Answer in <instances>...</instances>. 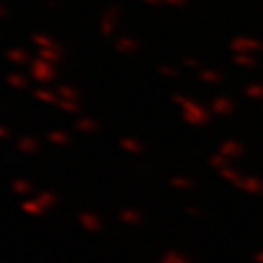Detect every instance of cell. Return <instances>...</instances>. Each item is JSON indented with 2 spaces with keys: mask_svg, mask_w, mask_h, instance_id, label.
Instances as JSON below:
<instances>
[{
  "mask_svg": "<svg viewBox=\"0 0 263 263\" xmlns=\"http://www.w3.org/2000/svg\"><path fill=\"white\" fill-rule=\"evenodd\" d=\"M168 2H170V4H183L185 0H168Z\"/></svg>",
  "mask_w": 263,
  "mask_h": 263,
  "instance_id": "1",
  "label": "cell"
}]
</instances>
